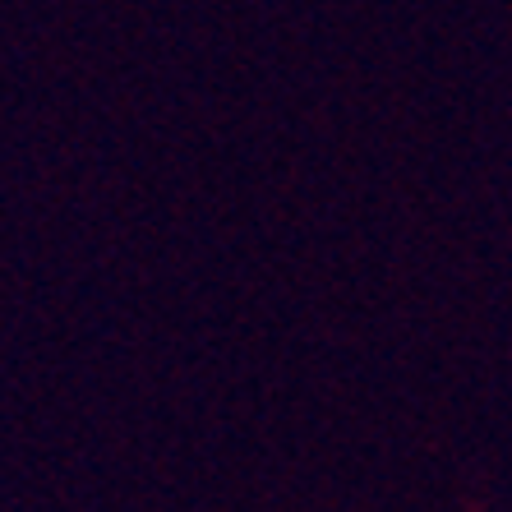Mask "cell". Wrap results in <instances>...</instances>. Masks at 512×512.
<instances>
[]
</instances>
